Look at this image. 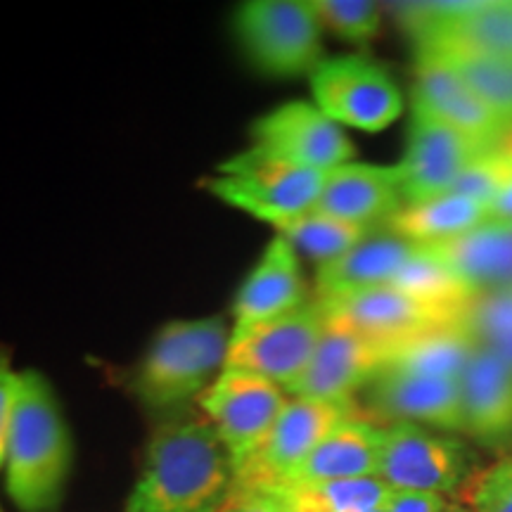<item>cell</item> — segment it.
Wrapping results in <instances>:
<instances>
[{
  "label": "cell",
  "mask_w": 512,
  "mask_h": 512,
  "mask_svg": "<svg viewBox=\"0 0 512 512\" xmlns=\"http://www.w3.org/2000/svg\"><path fill=\"white\" fill-rule=\"evenodd\" d=\"M403 207L401 176L394 166L347 162L332 169L320 192L316 211L339 221L375 228Z\"/></svg>",
  "instance_id": "18"
},
{
  "label": "cell",
  "mask_w": 512,
  "mask_h": 512,
  "mask_svg": "<svg viewBox=\"0 0 512 512\" xmlns=\"http://www.w3.org/2000/svg\"><path fill=\"white\" fill-rule=\"evenodd\" d=\"M463 501L472 512H512V458L498 460L467 479Z\"/></svg>",
  "instance_id": "31"
},
{
  "label": "cell",
  "mask_w": 512,
  "mask_h": 512,
  "mask_svg": "<svg viewBox=\"0 0 512 512\" xmlns=\"http://www.w3.org/2000/svg\"><path fill=\"white\" fill-rule=\"evenodd\" d=\"M275 233L290 240L297 252H304L323 266L344 256L356 245H361L363 240L373 235V228L339 221L335 216L320 214V211L311 209L297 216V219L275 226Z\"/></svg>",
  "instance_id": "27"
},
{
  "label": "cell",
  "mask_w": 512,
  "mask_h": 512,
  "mask_svg": "<svg viewBox=\"0 0 512 512\" xmlns=\"http://www.w3.org/2000/svg\"><path fill=\"white\" fill-rule=\"evenodd\" d=\"M283 387L238 368H223L202 394V411L233 458L235 470L249 463L285 411Z\"/></svg>",
  "instance_id": "9"
},
{
  "label": "cell",
  "mask_w": 512,
  "mask_h": 512,
  "mask_svg": "<svg viewBox=\"0 0 512 512\" xmlns=\"http://www.w3.org/2000/svg\"><path fill=\"white\" fill-rule=\"evenodd\" d=\"M444 512H472L470 508H465V505H460V503H448L446 508H444Z\"/></svg>",
  "instance_id": "36"
},
{
  "label": "cell",
  "mask_w": 512,
  "mask_h": 512,
  "mask_svg": "<svg viewBox=\"0 0 512 512\" xmlns=\"http://www.w3.org/2000/svg\"><path fill=\"white\" fill-rule=\"evenodd\" d=\"M233 29L264 74L297 76L323 62V24L311 0H249L235 10Z\"/></svg>",
  "instance_id": "5"
},
{
  "label": "cell",
  "mask_w": 512,
  "mask_h": 512,
  "mask_svg": "<svg viewBox=\"0 0 512 512\" xmlns=\"http://www.w3.org/2000/svg\"><path fill=\"white\" fill-rule=\"evenodd\" d=\"M318 299V297H316ZM328 316H335L351 328L389 351L420 332L439 325L458 323L432 306L418 302L394 285H380L373 290L347 294L339 299H318Z\"/></svg>",
  "instance_id": "15"
},
{
  "label": "cell",
  "mask_w": 512,
  "mask_h": 512,
  "mask_svg": "<svg viewBox=\"0 0 512 512\" xmlns=\"http://www.w3.org/2000/svg\"><path fill=\"white\" fill-rule=\"evenodd\" d=\"M368 387L375 411L392 422L465 432L460 380L382 370Z\"/></svg>",
  "instance_id": "16"
},
{
  "label": "cell",
  "mask_w": 512,
  "mask_h": 512,
  "mask_svg": "<svg viewBox=\"0 0 512 512\" xmlns=\"http://www.w3.org/2000/svg\"><path fill=\"white\" fill-rule=\"evenodd\" d=\"M465 434L484 446L512 439V368L486 347H477L460 375Z\"/></svg>",
  "instance_id": "19"
},
{
  "label": "cell",
  "mask_w": 512,
  "mask_h": 512,
  "mask_svg": "<svg viewBox=\"0 0 512 512\" xmlns=\"http://www.w3.org/2000/svg\"><path fill=\"white\" fill-rule=\"evenodd\" d=\"M264 491H271L285 512H366L384 508L394 494L380 477L316 484H280Z\"/></svg>",
  "instance_id": "25"
},
{
  "label": "cell",
  "mask_w": 512,
  "mask_h": 512,
  "mask_svg": "<svg viewBox=\"0 0 512 512\" xmlns=\"http://www.w3.org/2000/svg\"><path fill=\"white\" fill-rule=\"evenodd\" d=\"M475 475V453L463 441L411 422L384 427L377 477L392 491L451 494Z\"/></svg>",
  "instance_id": "6"
},
{
  "label": "cell",
  "mask_w": 512,
  "mask_h": 512,
  "mask_svg": "<svg viewBox=\"0 0 512 512\" xmlns=\"http://www.w3.org/2000/svg\"><path fill=\"white\" fill-rule=\"evenodd\" d=\"M384 427L375 425L361 415L330 432L297 472L285 484H316L339 482V479L377 477L382 456Z\"/></svg>",
  "instance_id": "20"
},
{
  "label": "cell",
  "mask_w": 512,
  "mask_h": 512,
  "mask_svg": "<svg viewBox=\"0 0 512 512\" xmlns=\"http://www.w3.org/2000/svg\"><path fill=\"white\" fill-rule=\"evenodd\" d=\"M221 512H230V508H228V505H226V508H223V510H221Z\"/></svg>",
  "instance_id": "40"
},
{
  "label": "cell",
  "mask_w": 512,
  "mask_h": 512,
  "mask_svg": "<svg viewBox=\"0 0 512 512\" xmlns=\"http://www.w3.org/2000/svg\"><path fill=\"white\" fill-rule=\"evenodd\" d=\"M328 174L285 164L249 147L221 162L204 188L219 202L275 228L316 207Z\"/></svg>",
  "instance_id": "4"
},
{
  "label": "cell",
  "mask_w": 512,
  "mask_h": 512,
  "mask_svg": "<svg viewBox=\"0 0 512 512\" xmlns=\"http://www.w3.org/2000/svg\"><path fill=\"white\" fill-rule=\"evenodd\" d=\"M306 302L309 299H306L297 249L292 247L290 240L275 233L261 259L249 271L245 283L240 285L238 297L233 302V330L280 318Z\"/></svg>",
  "instance_id": "17"
},
{
  "label": "cell",
  "mask_w": 512,
  "mask_h": 512,
  "mask_svg": "<svg viewBox=\"0 0 512 512\" xmlns=\"http://www.w3.org/2000/svg\"><path fill=\"white\" fill-rule=\"evenodd\" d=\"M475 349L477 342L467 335L463 325H439L389 349L384 370L460 380Z\"/></svg>",
  "instance_id": "24"
},
{
  "label": "cell",
  "mask_w": 512,
  "mask_h": 512,
  "mask_svg": "<svg viewBox=\"0 0 512 512\" xmlns=\"http://www.w3.org/2000/svg\"><path fill=\"white\" fill-rule=\"evenodd\" d=\"M427 249L472 290L512 287V219H491L460 238Z\"/></svg>",
  "instance_id": "21"
},
{
  "label": "cell",
  "mask_w": 512,
  "mask_h": 512,
  "mask_svg": "<svg viewBox=\"0 0 512 512\" xmlns=\"http://www.w3.org/2000/svg\"><path fill=\"white\" fill-rule=\"evenodd\" d=\"M486 349L494 351L498 358H503V361L512 368V335L503 337V339H496V342H491V344H486Z\"/></svg>",
  "instance_id": "35"
},
{
  "label": "cell",
  "mask_w": 512,
  "mask_h": 512,
  "mask_svg": "<svg viewBox=\"0 0 512 512\" xmlns=\"http://www.w3.org/2000/svg\"><path fill=\"white\" fill-rule=\"evenodd\" d=\"M311 3L323 29H330L332 34L347 41H370L380 31L382 10L370 0H311Z\"/></svg>",
  "instance_id": "30"
},
{
  "label": "cell",
  "mask_w": 512,
  "mask_h": 512,
  "mask_svg": "<svg viewBox=\"0 0 512 512\" xmlns=\"http://www.w3.org/2000/svg\"><path fill=\"white\" fill-rule=\"evenodd\" d=\"M489 150L494 145L465 136L432 114L413 110L406 155L396 164L403 207L448 195L467 166Z\"/></svg>",
  "instance_id": "11"
},
{
  "label": "cell",
  "mask_w": 512,
  "mask_h": 512,
  "mask_svg": "<svg viewBox=\"0 0 512 512\" xmlns=\"http://www.w3.org/2000/svg\"><path fill=\"white\" fill-rule=\"evenodd\" d=\"M230 332L221 316L171 320L159 328L136 373L140 401L171 408L207 392L226 368Z\"/></svg>",
  "instance_id": "3"
},
{
  "label": "cell",
  "mask_w": 512,
  "mask_h": 512,
  "mask_svg": "<svg viewBox=\"0 0 512 512\" xmlns=\"http://www.w3.org/2000/svg\"><path fill=\"white\" fill-rule=\"evenodd\" d=\"M501 145H505V147H512V133H510V136H508V138H505V140H503V143H501Z\"/></svg>",
  "instance_id": "37"
},
{
  "label": "cell",
  "mask_w": 512,
  "mask_h": 512,
  "mask_svg": "<svg viewBox=\"0 0 512 512\" xmlns=\"http://www.w3.org/2000/svg\"><path fill=\"white\" fill-rule=\"evenodd\" d=\"M512 185V150L505 145H498L486 155L475 159L465 169V174L458 178L451 192L470 197V200L482 204H494Z\"/></svg>",
  "instance_id": "29"
},
{
  "label": "cell",
  "mask_w": 512,
  "mask_h": 512,
  "mask_svg": "<svg viewBox=\"0 0 512 512\" xmlns=\"http://www.w3.org/2000/svg\"><path fill=\"white\" fill-rule=\"evenodd\" d=\"M313 105L337 126L384 131L401 117L403 95L387 69L363 55L323 60L311 72Z\"/></svg>",
  "instance_id": "7"
},
{
  "label": "cell",
  "mask_w": 512,
  "mask_h": 512,
  "mask_svg": "<svg viewBox=\"0 0 512 512\" xmlns=\"http://www.w3.org/2000/svg\"><path fill=\"white\" fill-rule=\"evenodd\" d=\"M494 219L489 204L448 192L437 200L406 204L387 221L389 233L418 247H432L470 233Z\"/></svg>",
  "instance_id": "23"
},
{
  "label": "cell",
  "mask_w": 512,
  "mask_h": 512,
  "mask_svg": "<svg viewBox=\"0 0 512 512\" xmlns=\"http://www.w3.org/2000/svg\"><path fill=\"white\" fill-rule=\"evenodd\" d=\"M413 110L427 112L465 136L498 147L512 133V126L491 110L467 86L463 76L432 50L418 48L413 86Z\"/></svg>",
  "instance_id": "14"
},
{
  "label": "cell",
  "mask_w": 512,
  "mask_h": 512,
  "mask_svg": "<svg viewBox=\"0 0 512 512\" xmlns=\"http://www.w3.org/2000/svg\"><path fill=\"white\" fill-rule=\"evenodd\" d=\"M366 512H387V505H384V508H375V510H366Z\"/></svg>",
  "instance_id": "38"
},
{
  "label": "cell",
  "mask_w": 512,
  "mask_h": 512,
  "mask_svg": "<svg viewBox=\"0 0 512 512\" xmlns=\"http://www.w3.org/2000/svg\"><path fill=\"white\" fill-rule=\"evenodd\" d=\"M510 79H512V60H510Z\"/></svg>",
  "instance_id": "39"
},
{
  "label": "cell",
  "mask_w": 512,
  "mask_h": 512,
  "mask_svg": "<svg viewBox=\"0 0 512 512\" xmlns=\"http://www.w3.org/2000/svg\"><path fill=\"white\" fill-rule=\"evenodd\" d=\"M72 458V434L53 387L38 370H24L3 465L5 489L17 510H57Z\"/></svg>",
  "instance_id": "2"
},
{
  "label": "cell",
  "mask_w": 512,
  "mask_h": 512,
  "mask_svg": "<svg viewBox=\"0 0 512 512\" xmlns=\"http://www.w3.org/2000/svg\"><path fill=\"white\" fill-rule=\"evenodd\" d=\"M252 147L261 155L313 171H332L351 162L354 145L313 102L292 100L252 124Z\"/></svg>",
  "instance_id": "12"
},
{
  "label": "cell",
  "mask_w": 512,
  "mask_h": 512,
  "mask_svg": "<svg viewBox=\"0 0 512 512\" xmlns=\"http://www.w3.org/2000/svg\"><path fill=\"white\" fill-rule=\"evenodd\" d=\"M467 335L477 342V347L496 342L512 335V287L503 290L477 292L472 302L465 306L460 316Z\"/></svg>",
  "instance_id": "28"
},
{
  "label": "cell",
  "mask_w": 512,
  "mask_h": 512,
  "mask_svg": "<svg viewBox=\"0 0 512 512\" xmlns=\"http://www.w3.org/2000/svg\"><path fill=\"white\" fill-rule=\"evenodd\" d=\"M446 498L418 491H394L387 501V512H444Z\"/></svg>",
  "instance_id": "33"
},
{
  "label": "cell",
  "mask_w": 512,
  "mask_h": 512,
  "mask_svg": "<svg viewBox=\"0 0 512 512\" xmlns=\"http://www.w3.org/2000/svg\"><path fill=\"white\" fill-rule=\"evenodd\" d=\"M19 375L22 373H15L10 366L8 351L0 349V470H3L5 465V448H8L12 418H15Z\"/></svg>",
  "instance_id": "32"
},
{
  "label": "cell",
  "mask_w": 512,
  "mask_h": 512,
  "mask_svg": "<svg viewBox=\"0 0 512 512\" xmlns=\"http://www.w3.org/2000/svg\"><path fill=\"white\" fill-rule=\"evenodd\" d=\"M418 245L396 235H370L330 264L318 266V299H339L373 287L389 285L406 266Z\"/></svg>",
  "instance_id": "22"
},
{
  "label": "cell",
  "mask_w": 512,
  "mask_h": 512,
  "mask_svg": "<svg viewBox=\"0 0 512 512\" xmlns=\"http://www.w3.org/2000/svg\"><path fill=\"white\" fill-rule=\"evenodd\" d=\"M230 512H285L271 491H240L228 503Z\"/></svg>",
  "instance_id": "34"
},
{
  "label": "cell",
  "mask_w": 512,
  "mask_h": 512,
  "mask_svg": "<svg viewBox=\"0 0 512 512\" xmlns=\"http://www.w3.org/2000/svg\"><path fill=\"white\" fill-rule=\"evenodd\" d=\"M354 401H318L292 396L259 453L235 470V491H264L285 484L316 446L342 422L354 418Z\"/></svg>",
  "instance_id": "8"
},
{
  "label": "cell",
  "mask_w": 512,
  "mask_h": 512,
  "mask_svg": "<svg viewBox=\"0 0 512 512\" xmlns=\"http://www.w3.org/2000/svg\"><path fill=\"white\" fill-rule=\"evenodd\" d=\"M325 330V309L318 299L285 316L230 332L226 368L266 377L285 392L302 377Z\"/></svg>",
  "instance_id": "10"
},
{
  "label": "cell",
  "mask_w": 512,
  "mask_h": 512,
  "mask_svg": "<svg viewBox=\"0 0 512 512\" xmlns=\"http://www.w3.org/2000/svg\"><path fill=\"white\" fill-rule=\"evenodd\" d=\"M235 491V465L214 427L202 420L159 427L126 512H221Z\"/></svg>",
  "instance_id": "1"
},
{
  "label": "cell",
  "mask_w": 512,
  "mask_h": 512,
  "mask_svg": "<svg viewBox=\"0 0 512 512\" xmlns=\"http://www.w3.org/2000/svg\"><path fill=\"white\" fill-rule=\"evenodd\" d=\"M387 363V351L361 332L325 313V330L311 363L287 394L299 399L351 401L354 392L368 387Z\"/></svg>",
  "instance_id": "13"
},
{
  "label": "cell",
  "mask_w": 512,
  "mask_h": 512,
  "mask_svg": "<svg viewBox=\"0 0 512 512\" xmlns=\"http://www.w3.org/2000/svg\"><path fill=\"white\" fill-rule=\"evenodd\" d=\"M389 285L399 287L418 302L456 318L458 323L465 306L477 294V290H472L458 273H453L427 247L415 249V254L406 261V266L396 273V278Z\"/></svg>",
  "instance_id": "26"
}]
</instances>
